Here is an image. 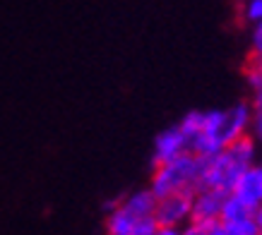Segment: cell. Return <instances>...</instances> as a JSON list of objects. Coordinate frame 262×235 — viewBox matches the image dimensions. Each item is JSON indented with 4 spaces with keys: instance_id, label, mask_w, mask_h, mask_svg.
<instances>
[{
    "instance_id": "1",
    "label": "cell",
    "mask_w": 262,
    "mask_h": 235,
    "mask_svg": "<svg viewBox=\"0 0 262 235\" xmlns=\"http://www.w3.org/2000/svg\"><path fill=\"white\" fill-rule=\"evenodd\" d=\"M250 120L253 106L238 101L224 110H188L176 125L188 139V151L209 158L231 142L250 134Z\"/></svg>"
},
{
    "instance_id": "2",
    "label": "cell",
    "mask_w": 262,
    "mask_h": 235,
    "mask_svg": "<svg viewBox=\"0 0 262 235\" xmlns=\"http://www.w3.org/2000/svg\"><path fill=\"white\" fill-rule=\"evenodd\" d=\"M257 163V142L246 134L241 139L231 142L229 147L216 151L214 156L205 158V171H202V187H212L219 192H231L236 180Z\"/></svg>"
},
{
    "instance_id": "3",
    "label": "cell",
    "mask_w": 262,
    "mask_h": 235,
    "mask_svg": "<svg viewBox=\"0 0 262 235\" xmlns=\"http://www.w3.org/2000/svg\"><path fill=\"white\" fill-rule=\"evenodd\" d=\"M202 171H205V158L192 151H183L181 156L154 166L147 187L154 197H164L171 192H195L202 187Z\"/></svg>"
},
{
    "instance_id": "4",
    "label": "cell",
    "mask_w": 262,
    "mask_h": 235,
    "mask_svg": "<svg viewBox=\"0 0 262 235\" xmlns=\"http://www.w3.org/2000/svg\"><path fill=\"white\" fill-rule=\"evenodd\" d=\"M190 206L192 192H171V195L157 197L154 221H157V226L183 228L185 223H190Z\"/></svg>"
},
{
    "instance_id": "5",
    "label": "cell",
    "mask_w": 262,
    "mask_h": 235,
    "mask_svg": "<svg viewBox=\"0 0 262 235\" xmlns=\"http://www.w3.org/2000/svg\"><path fill=\"white\" fill-rule=\"evenodd\" d=\"M229 192H219L212 187H200L192 192V206H190V223H200V226H209L219 221L222 214L224 197Z\"/></svg>"
},
{
    "instance_id": "6",
    "label": "cell",
    "mask_w": 262,
    "mask_h": 235,
    "mask_svg": "<svg viewBox=\"0 0 262 235\" xmlns=\"http://www.w3.org/2000/svg\"><path fill=\"white\" fill-rule=\"evenodd\" d=\"M183 151H188V139L181 132L178 125H168L164 127L157 137H154V149H151V163H164L171 158L181 156Z\"/></svg>"
},
{
    "instance_id": "7",
    "label": "cell",
    "mask_w": 262,
    "mask_h": 235,
    "mask_svg": "<svg viewBox=\"0 0 262 235\" xmlns=\"http://www.w3.org/2000/svg\"><path fill=\"white\" fill-rule=\"evenodd\" d=\"M231 195H236L241 202H246L250 209H257L262 204V163H253L241 175Z\"/></svg>"
},
{
    "instance_id": "8",
    "label": "cell",
    "mask_w": 262,
    "mask_h": 235,
    "mask_svg": "<svg viewBox=\"0 0 262 235\" xmlns=\"http://www.w3.org/2000/svg\"><path fill=\"white\" fill-rule=\"evenodd\" d=\"M207 235H260L255 219H243V221H214L207 226Z\"/></svg>"
},
{
    "instance_id": "9",
    "label": "cell",
    "mask_w": 262,
    "mask_h": 235,
    "mask_svg": "<svg viewBox=\"0 0 262 235\" xmlns=\"http://www.w3.org/2000/svg\"><path fill=\"white\" fill-rule=\"evenodd\" d=\"M246 79H248V86H250V94H253V106L255 113H262V63L250 58L246 65Z\"/></svg>"
},
{
    "instance_id": "10",
    "label": "cell",
    "mask_w": 262,
    "mask_h": 235,
    "mask_svg": "<svg viewBox=\"0 0 262 235\" xmlns=\"http://www.w3.org/2000/svg\"><path fill=\"white\" fill-rule=\"evenodd\" d=\"M255 209H250L246 202H241L236 195H226L224 197V204H222V214L219 219L222 221H243V219H253Z\"/></svg>"
},
{
    "instance_id": "11",
    "label": "cell",
    "mask_w": 262,
    "mask_h": 235,
    "mask_svg": "<svg viewBox=\"0 0 262 235\" xmlns=\"http://www.w3.org/2000/svg\"><path fill=\"white\" fill-rule=\"evenodd\" d=\"M243 19L253 27L262 22V0H246L243 3Z\"/></svg>"
},
{
    "instance_id": "12",
    "label": "cell",
    "mask_w": 262,
    "mask_h": 235,
    "mask_svg": "<svg viewBox=\"0 0 262 235\" xmlns=\"http://www.w3.org/2000/svg\"><path fill=\"white\" fill-rule=\"evenodd\" d=\"M250 58L262 63V22L253 27V36H250Z\"/></svg>"
},
{
    "instance_id": "13",
    "label": "cell",
    "mask_w": 262,
    "mask_h": 235,
    "mask_svg": "<svg viewBox=\"0 0 262 235\" xmlns=\"http://www.w3.org/2000/svg\"><path fill=\"white\" fill-rule=\"evenodd\" d=\"M250 137L257 142V147H262V113H255V110L250 120Z\"/></svg>"
},
{
    "instance_id": "14",
    "label": "cell",
    "mask_w": 262,
    "mask_h": 235,
    "mask_svg": "<svg viewBox=\"0 0 262 235\" xmlns=\"http://www.w3.org/2000/svg\"><path fill=\"white\" fill-rule=\"evenodd\" d=\"M181 235H207V226H200V223H185L181 228Z\"/></svg>"
},
{
    "instance_id": "15",
    "label": "cell",
    "mask_w": 262,
    "mask_h": 235,
    "mask_svg": "<svg viewBox=\"0 0 262 235\" xmlns=\"http://www.w3.org/2000/svg\"><path fill=\"white\" fill-rule=\"evenodd\" d=\"M154 235H181V228H171V226H157Z\"/></svg>"
},
{
    "instance_id": "16",
    "label": "cell",
    "mask_w": 262,
    "mask_h": 235,
    "mask_svg": "<svg viewBox=\"0 0 262 235\" xmlns=\"http://www.w3.org/2000/svg\"><path fill=\"white\" fill-rule=\"evenodd\" d=\"M253 219H255V226H257V233L262 235V204L255 209V214H253Z\"/></svg>"
}]
</instances>
